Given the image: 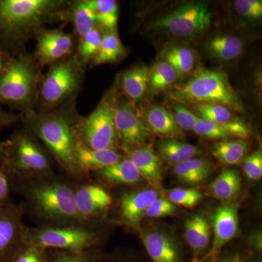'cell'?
Wrapping results in <instances>:
<instances>
[{
  "label": "cell",
  "mask_w": 262,
  "mask_h": 262,
  "mask_svg": "<svg viewBox=\"0 0 262 262\" xmlns=\"http://www.w3.org/2000/svg\"><path fill=\"white\" fill-rule=\"evenodd\" d=\"M3 146L0 145V164H2V161H3Z\"/></svg>",
  "instance_id": "c3c4849f"
},
{
  "label": "cell",
  "mask_w": 262,
  "mask_h": 262,
  "mask_svg": "<svg viewBox=\"0 0 262 262\" xmlns=\"http://www.w3.org/2000/svg\"><path fill=\"white\" fill-rule=\"evenodd\" d=\"M44 250L37 246L27 245L25 249L17 251L10 262H44Z\"/></svg>",
  "instance_id": "b9f144b4"
},
{
  "label": "cell",
  "mask_w": 262,
  "mask_h": 262,
  "mask_svg": "<svg viewBox=\"0 0 262 262\" xmlns=\"http://www.w3.org/2000/svg\"><path fill=\"white\" fill-rule=\"evenodd\" d=\"M96 15V24L110 31L116 30L118 5L115 0H90Z\"/></svg>",
  "instance_id": "1f68e13d"
},
{
  "label": "cell",
  "mask_w": 262,
  "mask_h": 262,
  "mask_svg": "<svg viewBox=\"0 0 262 262\" xmlns=\"http://www.w3.org/2000/svg\"><path fill=\"white\" fill-rule=\"evenodd\" d=\"M158 191L146 189L139 192L125 193L120 200V214L127 225L138 228L150 205L158 199Z\"/></svg>",
  "instance_id": "9a60e30c"
},
{
  "label": "cell",
  "mask_w": 262,
  "mask_h": 262,
  "mask_svg": "<svg viewBox=\"0 0 262 262\" xmlns=\"http://www.w3.org/2000/svg\"><path fill=\"white\" fill-rule=\"evenodd\" d=\"M192 106L199 114V117L220 125H227L237 117L232 110L223 105L198 104Z\"/></svg>",
  "instance_id": "836d02e7"
},
{
  "label": "cell",
  "mask_w": 262,
  "mask_h": 262,
  "mask_svg": "<svg viewBox=\"0 0 262 262\" xmlns=\"http://www.w3.org/2000/svg\"><path fill=\"white\" fill-rule=\"evenodd\" d=\"M83 253H77L63 251L58 253L53 262H88L83 256Z\"/></svg>",
  "instance_id": "ee69618b"
},
{
  "label": "cell",
  "mask_w": 262,
  "mask_h": 262,
  "mask_svg": "<svg viewBox=\"0 0 262 262\" xmlns=\"http://www.w3.org/2000/svg\"><path fill=\"white\" fill-rule=\"evenodd\" d=\"M169 97L180 104H221L232 111L242 113L244 106L229 77L220 70L202 69L187 82L174 88Z\"/></svg>",
  "instance_id": "6da1fadb"
},
{
  "label": "cell",
  "mask_w": 262,
  "mask_h": 262,
  "mask_svg": "<svg viewBox=\"0 0 262 262\" xmlns=\"http://www.w3.org/2000/svg\"><path fill=\"white\" fill-rule=\"evenodd\" d=\"M143 244L152 262H183L178 244L164 232H146L143 236Z\"/></svg>",
  "instance_id": "e0dca14e"
},
{
  "label": "cell",
  "mask_w": 262,
  "mask_h": 262,
  "mask_svg": "<svg viewBox=\"0 0 262 262\" xmlns=\"http://www.w3.org/2000/svg\"><path fill=\"white\" fill-rule=\"evenodd\" d=\"M234 9L245 18L258 19L262 16V2L260 0H236Z\"/></svg>",
  "instance_id": "ab89813d"
},
{
  "label": "cell",
  "mask_w": 262,
  "mask_h": 262,
  "mask_svg": "<svg viewBox=\"0 0 262 262\" xmlns=\"http://www.w3.org/2000/svg\"><path fill=\"white\" fill-rule=\"evenodd\" d=\"M72 18L76 31L81 38L96 27V15L90 0L75 3L72 10Z\"/></svg>",
  "instance_id": "d6a6232c"
},
{
  "label": "cell",
  "mask_w": 262,
  "mask_h": 262,
  "mask_svg": "<svg viewBox=\"0 0 262 262\" xmlns=\"http://www.w3.org/2000/svg\"><path fill=\"white\" fill-rule=\"evenodd\" d=\"M2 165L10 177L11 174L35 177L47 173L51 169L50 160L40 146L23 134L3 146Z\"/></svg>",
  "instance_id": "277c9868"
},
{
  "label": "cell",
  "mask_w": 262,
  "mask_h": 262,
  "mask_svg": "<svg viewBox=\"0 0 262 262\" xmlns=\"http://www.w3.org/2000/svg\"><path fill=\"white\" fill-rule=\"evenodd\" d=\"M128 159L137 169L141 177L151 184L154 189L162 187V168L159 156L151 144H145L127 151Z\"/></svg>",
  "instance_id": "2e32d148"
},
{
  "label": "cell",
  "mask_w": 262,
  "mask_h": 262,
  "mask_svg": "<svg viewBox=\"0 0 262 262\" xmlns=\"http://www.w3.org/2000/svg\"><path fill=\"white\" fill-rule=\"evenodd\" d=\"M10 180L9 173L7 172L3 165L0 164V206H4L5 204L8 203Z\"/></svg>",
  "instance_id": "7bdbcfd3"
},
{
  "label": "cell",
  "mask_w": 262,
  "mask_h": 262,
  "mask_svg": "<svg viewBox=\"0 0 262 262\" xmlns=\"http://www.w3.org/2000/svg\"><path fill=\"white\" fill-rule=\"evenodd\" d=\"M177 79L178 76L173 69L166 61L161 60L149 70L148 89L152 94H158L170 89Z\"/></svg>",
  "instance_id": "4dcf8cb0"
},
{
  "label": "cell",
  "mask_w": 262,
  "mask_h": 262,
  "mask_svg": "<svg viewBox=\"0 0 262 262\" xmlns=\"http://www.w3.org/2000/svg\"><path fill=\"white\" fill-rule=\"evenodd\" d=\"M239 227L238 210L232 204L219 207L213 215V241L201 262H215L224 246L235 237Z\"/></svg>",
  "instance_id": "4fadbf2b"
},
{
  "label": "cell",
  "mask_w": 262,
  "mask_h": 262,
  "mask_svg": "<svg viewBox=\"0 0 262 262\" xmlns=\"http://www.w3.org/2000/svg\"><path fill=\"white\" fill-rule=\"evenodd\" d=\"M242 182L237 170L225 168L210 185V191L214 198L223 201H232L241 192Z\"/></svg>",
  "instance_id": "7402d4cb"
},
{
  "label": "cell",
  "mask_w": 262,
  "mask_h": 262,
  "mask_svg": "<svg viewBox=\"0 0 262 262\" xmlns=\"http://www.w3.org/2000/svg\"><path fill=\"white\" fill-rule=\"evenodd\" d=\"M170 108V114L182 130H194L198 118V115H194L190 110L180 103L172 105Z\"/></svg>",
  "instance_id": "74e56055"
},
{
  "label": "cell",
  "mask_w": 262,
  "mask_h": 262,
  "mask_svg": "<svg viewBox=\"0 0 262 262\" xmlns=\"http://www.w3.org/2000/svg\"><path fill=\"white\" fill-rule=\"evenodd\" d=\"M62 5L53 0L0 1V31L10 37H24L60 14Z\"/></svg>",
  "instance_id": "7a4b0ae2"
},
{
  "label": "cell",
  "mask_w": 262,
  "mask_h": 262,
  "mask_svg": "<svg viewBox=\"0 0 262 262\" xmlns=\"http://www.w3.org/2000/svg\"><path fill=\"white\" fill-rule=\"evenodd\" d=\"M27 245L42 249L56 248L69 252L82 253L95 244L97 236L82 227H47L34 229L24 234Z\"/></svg>",
  "instance_id": "52a82bcc"
},
{
  "label": "cell",
  "mask_w": 262,
  "mask_h": 262,
  "mask_svg": "<svg viewBox=\"0 0 262 262\" xmlns=\"http://www.w3.org/2000/svg\"><path fill=\"white\" fill-rule=\"evenodd\" d=\"M15 120V117L8 115L3 110H0V127L6 125Z\"/></svg>",
  "instance_id": "bcb514c9"
},
{
  "label": "cell",
  "mask_w": 262,
  "mask_h": 262,
  "mask_svg": "<svg viewBox=\"0 0 262 262\" xmlns=\"http://www.w3.org/2000/svg\"><path fill=\"white\" fill-rule=\"evenodd\" d=\"M102 37L103 35L100 29L95 27L85 36L81 38L79 52L82 58V61L93 59L97 54Z\"/></svg>",
  "instance_id": "8d00e7d4"
},
{
  "label": "cell",
  "mask_w": 262,
  "mask_h": 262,
  "mask_svg": "<svg viewBox=\"0 0 262 262\" xmlns=\"http://www.w3.org/2000/svg\"><path fill=\"white\" fill-rule=\"evenodd\" d=\"M3 68H4V59H3V56L0 54V75L3 72Z\"/></svg>",
  "instance_id": "7dc6e473"
},
{
  "label": "cell",
  "mask_w": 262,
  "mask_h": 262,
  "mask_svg": "<svg viewBox=\"0 0 262 262\" xmlns=\"http://www.w3.org/2000/svg\"><path fill=\"white\" fill-rule=\"evenodd\" d=\"M158 149L164 159L175 165L192 159L198 154L196 146L179 139H168L160 141Z\"/></svg>",
  "instance_id": "83f0119b"
},
{
  "label": "cell",
  "mask_w": 262,
  "mask_h": 262,
  "mask_svg": "<svg viewBox=\"0 0 262 262\" xmlns=\"http://www.w3.org/2000/svg\"><path fill=\"white\" fill-rule=\"evenodd\" d=\"M184 237L194 253L195 262H201L211 239V227L203 215L189 217L184 225Z\"/></svg>",
  "instance_id": "d6986e66"
},
{
  "label": "cell",
  "mask_w": 262,
  "mask_h": 262,
  "mask_svg": "<svg viewBox=\"0 0 262 262\" xmlns=\"http://www.w3.org/2000/svg\"><path fill=\"white\" fill-rule=\"evenodd\" d=\"M32 199L36 209L48 220H71L80 218L75 192L67 184L53 182L33 188Z\"/></svg>",
  "instance_id": "8992f818"
},
{
  "label": "cell",
  "mask_w": 262,
  "mask_h": 262,
  "mask_svg": "<svg viewBox=\"0 0 262 262\" xmlns=\"http://www.w3.org/2000/svg\"><path fill=\"white\" fill-rule=\"evenodd\" d=\"M125 53V48L117 34V31H110L103 35L97 54L93 58L95 65L113 63L120 59Z\"/></svg>",
  "instance_id": "f546056e"
},
{
  "label": "cell",
  "mask_w": 262,
  "mask_h": 262,
  "mask_svg": "<svg viewBox=\"0 0 262 262\" xmlns=\"http://www.w3.org/2000/svg\"><path fill=\"white\" fill-rule=\"evenodd\" d=\"M115 101L113 96L106 95L84 120V143L91 149H115L117 140L114 117Z\"/></svg>",
  "instance_id": "30bf717a"
},
{
  "label": "cell",
  "mask_w": 262,
  "mask_h": 262,
  "mask_svg": "<svg viewBox=\"0 0 262 262\" xmlns=\"http://www.w3.org/2000/svg\"></svg>",
  "instance_id": "f907efd6"
},
{
  "label": "cell",
  "mask_w": 262,
  "mask_h": 262,
  "mask_svg": "<svg viewBox=\"0 0 262 262\" xmlns=\"http://www.w3.org/2000/svg\"><path fill=\"white\" fill-rule=\"evenodd\" d=\"M145 121L150 130L166 139H178L184 136L170 111L160 106H154L145 114Z\"/></svg>",
  "instance_id": "44dd1931"
},
{
  "label": "cell",
  "mask_w": 262,
  "mask_h": 262,
  "mask_svg": "<svg viewBox=\"0 0 262 262\" xmlns=\"http://www.w3.org/2000/svg\"><path fill=\"white\" fill-rule=\"evenodd\" d=\"M248 150V143L242 139L218 141L212 149V154L221 163L235 165L242 163Z\"/></svg>",
  "instance_id": "d4e9b609"
},
{
  "label": "cell",
  "mask_w": 262,
  "mask_h": 262,
  "mask_svg": "<svg viewBox=\"0 0 262 262\" xmlns=\"http://www.w3.org/2000/svg\"><path fill=\"white\" fill-rule=\"evenodd\" d=\"M24 234L20 208L9 203L0 206V262L9 261L24 242Z\"/></svg>",
  "instance_id": "7c38bea8"
},
{
  "label": "cell",
  "mask_w": 262,
  "mask_h": 262,
  "mask_svg": "<svg viewBox=\"0 0 262 262\" xmlns=\"http://www.w3.org/2000/svg\"><path fill=\"white\" fill-rule=\"evenodd\" d=\"M212 13L206 3L194 2L181 5L157 19L155 27L178 38L199 35L211 25Z\"/></svg>",
  "instance_id": "5b68a950"
},
{
  "label": "cell",
  "mask_w": 262,
  "mask_h": 262,
  "mask_svg": "<svg viewBox=\"0 0 262 262\" xmlns=\"http://www.w3.org/2000/svg\"><path fill=\"white\" fill-rule=\"evenodd\" d=\"M149 69L145 66H136L124 72L121 84L127 97L136 101L145 96L149 85Z\"/></svg>",
  "instance_id": "603a6c76"
},
{
  "label": "cell",
  "mask_w": 262,
  "mask_h": 262,
  "mask_svg": "<svg viewBox=\"0 0 262 262\" xmlns=\"http://www.w3.org/2000/svg\"><path fill=\"white\" fill-rule=\"evenodd\" d=\"M76 163L78 170H101L121 160V155L115 149L96 150L79 141L76 149Z\"/></svg>",
  "instance_id": "ffe728a7"
},
{
  "label": "cell",
  "mask_w": 262,
  "mask_h": 262,
  "mask_svg": "<svg viewBox=\"0 0 262 262\" xmlns=\"http://www.w3.org/2000/svg\"><path fill=\"white\" fill-rule=\"evenodd\" d=\"M244 171L249 180H259L262 177V151L258 148L256 151L244 160Z\"/></svg>",
  "instance_id": "f35d334b"
},
{
  "label": "cell",
  "mask_w": 262,
  "mask_h": 262,
  "mask_svg": "<svg viewBox=\"0 0 262 262\" xmlns=\"http://www.w3.org/2000/svg\"><path fill=\"white\" fill-rule=\"evenodd\" d=\"M163 61L175 71L178 77H185L194 70V55L192 50L184 46H171L163 51Z\"/></svg>",
  "instance_id": "f1b7e54d"
},
{
  "label": "cell",
  "mask_w": 262,
  "mask_h": 262,
  "mask_svg": "<svg viewBox=\"0 0 262 262\" xmlns=\"http://www.w3.org/2000/svg\"><path fill=\"white\" fill-rule=\"evenodd\" d=\"M73 37L60 30L43 31L37 43V57L42 65L52 64L63 59L73 48Z\"/></svg>",
  "instance_id": "5bb4252c"
},
{
  "label": "cell",
  "mask_w": 262,
  "mask_h": 262,
  "mask_svg": "<svg viewBox=\"0 0 262 262\" xmlns=\"http://www.w3.org/2000/svg\"><path fill=\"white\" fill-rule=\"evenodd\" d=\"M76 203L80 218L94 216L113 204V198L102 187L87 185L75 192Z\"/></svg>",
  "instance_id": "ac0fdd59"
},
{
  "label": "cell",
  "mask_w": 262,
  "mask_h": 262,
  "mask_svg": "<svg viewBox=\"0 0 262 262\" xmlns=\"http://www.w3.org/2000/svg\"><path fill=\"white\" fill-rule=\"evenodd\" d=\"M203 194L194 189L176 188L168 193V201L173 204L192 208L195 207L203 199Z\"/></svg>",
  "instance_id": "d590c367"
},
{
  "label": "cell",
  "mask_w": 262,
  "mask_h": 262,
  "mask_svg": "<svg viewBox=\"0 0 262 262\" xmlns=\"http://www.w3.org/2000/svg\"><path fill=\"white\" fill-rule=\"evenodd\" d=\"M193 131L196 135L211 140H228L231 138L225 127L199 116Z\"/></svg>",
  "instance_id": "e575fe53"
},
{
  "label": "cell",
  "mask_w": 262,
  "mask_h": 262,
  "mask_svg": "<svg viewBox=\"0 0 262 262\" xmlns=\"http://www.w3.org/2000/svg\"><path fill=\"white\" fill-rule=\"evenodd\" d=\"M81 81V71L75 58L57 62L51 67L41 86V98L48 107L60 104L75 94Z\"/></svg>",
  "instance_id": "9c48e42d"
},
{
  "label": "cell",
  "mask_w": 262,
  "mask_h": 262,
  "mask_svg": "<svg viewBox=\"0 0 262 262\" xmlns=\"http://www.w3.org/2000/svg\"><path fill=\"white\" fill-rule=\"evenodd\" d=\"M244 50V42L236 36L220 35L212 37L206 43V51L217 59L231 61L239 56Z\"/></svg>",
  "instance_id": "cb8c5ba5"
},
{
  "label": "cell",
  "mask_w": 262,
  "mask_h": 262,
  "mask_svg": "<svg viewBox=\"0 0 262 262\" xmlns=\"http://www.w3.org/2000/svg\"><path fill=\"white\" fill-rule=\"evenodd\" d=\"M120 262H125V261H120Z\"/></svg>",
  "instance_id": "681fc988"
},
{
  "label": "cell",
  "mask_w": 262,
  "mask_h": 262,
  "mask_svg": "<svg viewBox=\"0 0 262 262\" xmlns=\"http://www.w3.org/2000/svg\"><path fill=\"white\" fill-rule=\"evenodd\" d=\"M35 130L60 165L72 173L78 171L75 154L80 140L70 117L63 114H50L38 120Z\"/></svg>",
  "instance_id": "3957f363"
},
{
  "label": "cell",
  "mask_w": 262,
  "mask_h": 262,
  "mask_svg": "<svg viewBox=\"0 0 262 262\" xmlns=\"http://www.w3.org/2000/svg\"><path fill=\"white\" fill-rule=\"evenodd\" d=\"M219 262H245V261L239 253H234L226 255L223 258H221Z\"/></svg>",
  "instance_id": "f6af8a7d"
},
{
  "label": "cell",
  "mask_w": 262,
  "mask_h": 262,
  "mask_svg": "<svg viewBox=\"0 0 262 262\" xmlns=\"http://www.w3.org/2000/svg\"><path fill=\"white\" fill-rule=\"evenodd\" d=\"M114 117L117 139L125 149L128 151L147 144L151 131L130 102L124 100L115 101Z\"/></svg>",
  "instance_id": "8fae6325"
},
{
  "label": "cell",
  "mask_w": 262,
  "mask_h": 262,
  "mask_svg": "<svg viewBox=\"0 0 262 262\" xmlns=\"http://www.w3.org/2000/svg\"><path fill=\"white\" fill-rule=\"evenodd\" d=\"M99 175L105 180L115 184H136L140 181L141 176L128 158L98 170Z\"/></svg>",
  "instance_id": "4316f807"
},
{
  "label": "cell",
  "mask_w": 262,
  "mask_h": 262,
  "mask_svg": "<svg viewBox=\"0 0 262 262\" xmlns=\"http://www.w3.org/2000/svg\"><path fill=\"white\" fill-rule=\"evenodd\" d=\"M211 172V165L209 162L200 158H192L174 167V173L179 180L190 184L204 182Z\"/></svg>",
  "instance_id": "484cf974"
},
{
  "label": "cell",
  "mask_w": 262,
  "mask_h": 262,
  "mask_svg": "<svg viewBox=\"0 0 262 262\" xmlns=\"http://www.w3.org/2000/svg\"><path fill=\"white\" fill-rule=\"evenodd\" d=\"M177 207L168 200L159 198L155 200L145 212V215L150 218H160L174 214Z\"/></svg>",
  "instance_id": "60d3db41"
},
{
  "label": "cell",
  "mask_w": 262,
  "mask_h": 262,
  "mask_svg": "<svg viewBox=\"0 0 262 262\" xmlns=\"http://www.w3.org/2000/svg\"><path fill=\"white\" fill-rule=\"evenodd\" d=\"M37 72L26 58L12 61L0 75V100L14 104H28L32 101Z\"/></svg>",
  "instance_id": "ba28073f"
}]
</instances>
